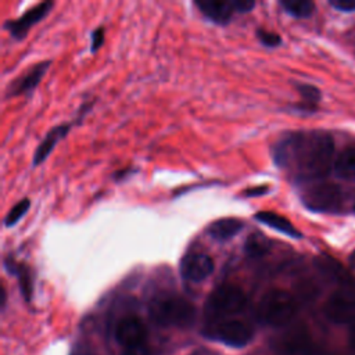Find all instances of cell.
<instances>
[{"label": "cell", "mask_w": 355, "mask_h": 355, "mask_svg": "<svg viewBox=\"0 0 355 355\" xmlns=\"http://www.w3.org/2000/svg\"><path fill=\"white\" fill-rule=\"evenodd\" d=\"M333 153V137L322 130L290 132L272 147L276 166L297 183L323 178L330 169Z\"/></svg>", "instance_id": "1"}, {"label": "cell", "mask_w": 355, "mask_h": 355, "mask_svg": "<svg viewBox=\"0 0 355 355\" xmlns=\"http://www.w3.org/2000/svg\"><path fill=\"white\" fill-rule=\"evenodd\" d=\"M148 313L154 323L164 327H187L196 319L194 305L176 294H161L151 300Z\"/></svg>", "instance_id": "2"}, {"label": "cell", "mask_w": 355, "mask_h": 355, "mask_svg": "<svg viewBox=\"0 0 355 355\" xmlns=\"http://www.w3.org/2000/svg\"><path fill=\"white\" fill-rule=\"evenodd\" d=\"M297 312V302L294 297L280 288L266 291L258 302V318L262 323L269 326H283L288 323Z\"/></svg>", "instance_id": "3"}, {"label": "cell", "mask_w": 355, "mask_h": 355, "mask_svg": "<svg viewBox=\"0 0 355 355\" xmlns=\"http://www.w3.org/2000/svg\"><path fill=\"white\" fill-rule=\"evenodd\" d=\"M247 305L245 293L236 284L218 286L207 298L205 313L209 318H226L240 313Z\"/></svg>", "instance_id": "4"}, {"label": "cell", "mask_w": 355, "mask_h": 355, "mask_svg": "<svg viewBox=\"0 0 355 355\" xmlns=\"http://www.w3.org/2000/svg\"><path fill=\"white\" fill-rule=\"evenodd\" d=\"M302 204L313 212H334L341 207L343 194L334 183H313L301 193Z\"/></svg>", "instance_id": "5"}, {"label": "cell", "mask_w": 355, "mask_h": 355, "mask_svg": "<svg viewBox=\"0 0 355 355\" xmlns=\"http://www.w3.org/2000/svg\"><path fill=\"white\" fill-rule=\"evenodd\" d=\"M204 334L208 338L218 340L229 347L241 348L252 340V329L237 319H225L218 320L214 324L208 326Z\"/></svg>", "instance_id": "6"}, {"label": "cell", "mask_w": 355, "mask_h": 355, "mask_svg": "<svg viewBox=\"0 0 355 355\" xmlns=\"http://www.w3.org/2000/svg\"><path fill=\"white\" fill-rule=\"evenodd\" d=\"M93 105V101L90 103H85L80 108H79V116L75 119V121H71V122H64V123H60V125H55L53 126L46 135L44 137L40 140V143L37 144L36 150L33 151V157H32V166H39L40 164H43L49 155L51 154V151L55 148V146L68 136L71 128L82 119V116L85 114H87L90 111Z\"/></svg>", "instance_id": "7"}, {"label": "cell", "mask_w": 355, "mask_h": 355, "mask_svg": "<svg viewBox=\"0 0 355 355\" xmlns=\"http://www.w3.org/2000/svg\"><path fill=\"white\" fill-rule=\"evenodd\" d=\"M324 316L337 324L355 323V294L352 291H337L331 294L323 306Z\"/></svg>", "instance_id": "8"}, {"label": "cell", "mask_w": 355, "mask_h": 355, "mask_svg": "<svg viewBox=\"0 0 355 355\" xmlns=\"http://www.w3.org/2000/svg\"><path fill=\"white\" fill-rule=\"evenodd\" d=\"M53 7H54V1H51V0L40 1L35 6H32L31 8H28L18 18L7 19L4 22V28L8 31L11 37H14L15 40H22L28 35L29 29L33 25H36L39 21H42L44 17H47V14L51 11Z\"/></svg>", "instance_id": "9"}, {"label": "cell", "mask_w": 355, "mask_h": 355, "mask_svg": "<svg viewBox=\"0 0 355 355\" xmlns=\"http://www.w3.org/2000/svg\"><path fill=\"white\" fill-rule=\"evenodd\" d=\"M50 64H51L50 60H44V61H39V62L31 65L26 71H24L12 82H10V85L6 89L4 97L12 98V97H18V96L31 94L37 87V85L42 82Z\"/></svg>", "instance_id": "10"}, {"label": "cell", "mask_w": 355, "mask_h": 355, "mask_svg": "<svg viewBox=\"0 0 355 355\" xmlns=\"http://www.w3.org/2000/svg\"><path fill=\"white\" fill-rule=\"evenodd\" d=\"M179 269L184 280L191 283H200L212 275L215 263L207 252L190 251L182 258Z\"/></svg>", "instance_id": "11"}, {"label": "cell", "mask_w": 355, "mask_h": 355, "mask_svg": "<svg viewBox=\"0 0 355 355\" xmlns=\"http://www.w3.org/2000/svg\"><path fill=\"white\" fill-rule=\"evenodd\" d=\"M200 14L215 25H227L237 14L236 0H198L194 1Z\"/></svg>", "instance_id": "12"}, {"label": "cell", "mask_w": 355, "mask_h": 355, "mask_svg": "<svg viewBox=\"0 0 355 355\" xmlns=\"http://www.w3.org/2000/svg\"><path fill=\"white\" fill-rule=\"evenodd\" d=\"M147 330L140 318L128 315L122 318L115 327V338L125 348L146 344Z\"/></svg>", "instance_id": "13"}, {"label": "cell", "mask_w": 355, "mask_h": 355, "mask_svg": "<svg viewBox=\"0 0 355 355\" xmlns=\"http://www.w3.org/2000/svg\"><path fill=\"white\" fill-rule=\"evenodd\" d=\"M316 268L331 282L338 284L345 291H355V279L351 273L330 255H319L315 258Z\"/></svg>", "instance_id": "14"}, {"label": "cell", "mask_w": 355, "mask_h": 355, "mask_svg": "<svg viewBox=\"0 0 355 355\" xmlns=\"http://www.w3.org/2000/svg\"><path fill=\"white\" fill-rule=\"evenodd\" d=\"M3 266L8 275L17 277L21 294L25 298V301H31L33 291V279L31 269L24 262L15 261L11 255L3 259Z\"/></svg>", "instance_id": "15"}, {"label": "cell", "mask_w": 355, "mask_h": 355, "mask_svg": "<svg viewBox=\"0 0 355 355\" xmlns=\"http://www.w3.org/2000/svg\"><path fill=\"white\" fill-rule=\"evenodd\" d=\"M244 222L239 218H220L214 220L208 227L207 233L211 239L219 243H225L236 237L243 229H244Z\"/></svg>", "instance_id": "16"}, {"label": "cell", "mask_w": 355, "mask_h": 355, "mask_svg": "<svg viewBox=\"0 0 355 355\" xmlns=\"http://www.w3.org/2000/svg\"><path fill=\"white\" fill-rule=\"evenodd\" d=\"M254 219L276 232H280L293 239H301V232L283 215L273 211H259L254 215Z\"/></svg>", "instance_id": "17"}, {"label": "cell", "mask_w": 355, "mask_h": 355, "mask_svg": "<svg viewBox=\"0 0 355 355\" xmlns=\"http://www.w3.org/2000/svg\"><path fill=\"white\" fill-rule=\"evenodd\" d=\"M334 171L343 179L355 178V147H348L340 153L334 162Z\"/></svg>", "instance_id": "18"}, {"label": "cell", "mask_w": 355, "mask_h": 355, "mask_svg": "<svg viewBox=\"0 0 355 355\" xmlns=\"http://www.w3.org/2000/svg\"><path fill=\"white\" fill-rule=\"evenodd\" d=\"M270 250V241L266 236L257 232L247 237L244 243V251L251 258H262Z\"/></svg>", "instance_id": "19"}, {"label": "cell", "mask_w": 355, "mask_h": 355, "mask_svg": "<svg viewBox=\"0 0 355 355\" xmlns=\"http://www.w3.org/2000/svg\"><path fill=\"white\" fill-rule=\"evenodd\" d=\"M284 352L287 355H316V349L308 337L294 334L284 341Z\"/></svg>", "instance_id": "20"}, {"label": "cell", "mask_w": 355, "mask_h": 355, "mask_svg": "<svg viewBox=\"0 0 355 355\" xmlns=\"http://www.w3.org/2000/svg\"><path fill=\"white\" fill-rule=\"evenodd\" d=\"M279 6L294 18H308L315 11V3L311 0H280Z\"/></svg>", "instance_id": "21"}, {"label": "cell", "mask_w": 355, "mask_h": 355, "mask_svg": "<svg viewBox=\"0 0 355 355\" xmlns=\"http://www.w3.org/2000/svg\"><path fill=\"white\" fill-rule=\"evenodd\" d=\"M297 90L301 96L302 104L298 105V110H313L315 105L318 104V101L320 100V92L318 87L312 86V85H306V83H298L297 85Z\"/></svg>", "instance_id": "22"}, {"label": "cell", "mask_w": 355, "mask_h": 355, "mask_svg": "<svg viewBox=\"0 0 355 355\" xmlns=\"http://www.w3.org/2000/svg\"><path fill=\"white\" fill-rule=\"evenodd\" d=\"M31 208V200L29 198H22L19 200L17 204H14L10 211L7 212V215L4 216V226L6 227H11L15 226L19 219H22V216L26 215V212Z\"/></svg>", "instance_id": "23"}, {"label": "cell", "mask_w": 355, "mask_h": 355, "mask_svg": "<svg viewBox=\"0 0 355 355\" xmlns=\"http://www.w3.org/2000/svg\"><path fill=\"white\" fill-rule=\"evenodd\" d=\"M255 36H257L258 42L265 47H279L282 44V37L279 33L266 31L263 28H258L255 31Z\"/></svg>", "instance_id": "24"}, {"label": "cell", "mask_w": 355, "mask_h": 355, "mask_svg": "<svg viewBox=\"0 0 355 355\" xmlns=\"http://www.w3.org/2000/svg\"><path fill=\"white\" fill-rule=\"evenodd\" d=\"M104 40H105V29L103 25H100L90 32V51L96 53L97 50H100V47L104 44Z\"/></svg>", "instance_id": "25"}, {"label": "cell", "mask_w": 355, "mask_h": 355, "mask_svg": "<svg viewBox=\"0 0 355 355\" xmlns=\"http://www.w3.org/2000/svg\"><path fill=\"white\" fill-rule=\"evenodd\" d=\"M268 191H269V186L262 184V186H254V187L245 189V190L241 193V196H244V197H247V198H250V197H259V196L266 194Z\"/></svg>", "instance_id": "26"}, {"label": "cell", "mask_w": 355, "mask_h": 355, "mask_svg": "<svg viewBox=\"0 0 355 355\" xmlns=\"http://www.w3.org/2000/svg\"><path fill=\"white\" fill-rule=\"evenodd\" d=\"M330 6L341 11H355V0H331Z\"/></svg>", "instance_id": "27"}, {"label": "cell", "mask_w": 355, "mask_h": 355, "mask_svg": "<svg viewBox=\"0 0 355 355\" xmlns=\"http://www.w3.org/2000/svg\"><path fill=\"white\" fill-rule=\"evenodd\" d=\"M122 355H148V348L146 347V344L128 347V348H125Z\"/></svg>", "instance_id": "28"}, {"label": "cell", "mask_w": 355, "mask_h": 355, "mask_svg": "<svg viewBox=\"0 0 355 355\" xmlns=\"http://www.w3.org/2000/svg\"><path fill=\"white\" fill-rule=\"evenodd\" d=\"M133 171L130 169V168H123V169H119V171H116L114 175H112V179L115 180V182H121V180H123V179H126L125 176L128 175V173H132Z\"/></svg>", "instance_id": "29"}, {"label": "cell", "mask_w": 355, "mask_h": 355, "mask_svg": "<svg viewBox=\"0 0 355 355\" xmlns=\"http://www.w3.org/2000/svg\"><path fill=\"white\" fill-rule=\"evenodd\" d=\"M71 355H94L89 348H86V347H78V348H75L73 351H72V354Z\"/></svg>", "instance_id": "30"}, {"label": "cell", "mask_w": 355, "mask_h": 355, "mask_svg": "<svg viewBox=\"0 0 355 355\" xmlns=\"http://www.w3.org/2000/svg\"><path fill=\"white\" fill-rule=\"evenodd\" d=\"M348 341H349V345L355 349V323L351 326L349 329V334H348Z\"/></svg>", "instance_id": "31"}, {"label": "cell", "mask_w": 355, "mask_h": 355, "mask_svg": "<svg viewBox=\"0 0 355 355\" xmlns=\"http://www.w3.org/2000/svg\"><path fill=\"white\" fill-rule=\"evenodd\" d=\"M4 305H6V288L3 286L1 287V308H4Z\"/></svg>", "instance_id": "32"}, {"label": "cell", "mask_w": 355, "mask_h": 355, "mask_svg": "<svg viewBox=\"0 0 355 355\" xmlns=\"http://www.w3.org/2000/svg\"><path fill=\"white\" fill-rule=\"evenodd\" d=\"M349 262H351V266L355 269V251L351 254V257H349Z\"/></svg>", "instance_id": "33"}, {"label": "cell", "mask_w": 355, "mask_h": 355, "mask_svg": "<svg viewBox=\"0 0 355 355\" xmlns=\"http://www.w3.org/2000/svg\"><path fill=\"white\" fill-rule=\"evenodd\" d=\"M354 209H355V205H354Z\"/></svg>", "instance_id": "34"}]
</instances>
